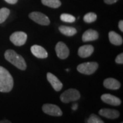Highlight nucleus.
<instances>
[{"instance_id": "obj_1", "label": "nucleus", "mask_w": 123, "mask_h": 123, "mask_svg": "<svg viewBox=\"0 0 123 123\" xmlns=\"http://www.w3.org/2000/svg\"><path fill=\"white\" fill-rule=\"evenodd\" d=\"M13 86L14 80L12 75L5 68L0 66V92H10Z\"/></svg>"}, {"instance_id": "obj_2", "label": "nucleus", "mask_w": 123, "mask_h": 123, "mask_svg": "<svg viewBox=\"0 0 123 123\" xmlns=\"http://www.w3.org/2000/svg\"><path fill=\"white\" fill-rule=\"evenodd\" d=\"M4 57L6 60H8L10 63L13 64L18 69L22 70L26 69L27 64L24 58L13 50L8 49L6 51Z\"/></svg>"}, {"instance_id": "obj_3", "label": "nucleus", "mask_w": 123, "mask_h": 123, "mask_svg": "<svg viewBox=\"0 0 123 123\" xmlns=\"http://www.w3.org/2000/svg\"><path fill=\"white\" fill-rule=\"evenodd\" d=\"M81 97V94L79 92L73 88H70L64 92L60 95V100L64 103H68L70 102L76 101L79 100Z\"/></svg>"}, {"instance_id": "obj_4", "label": "nucleus", "mask_w": 123, "mask_h": 123, "mask_svg": "<svg viewBox=\"0 0 123 123\" xmlns=\"http://www.w3.org/2000/svg\"><path fill=\"white\" fill-rule=\"evenodd\" d=\"M98 64L95 62H86L79 64L77 66V70L80 73L84 75H92L98 69Z\"/></svg>"}, {"instance_id": "obj_5", "label": "nucleus", "mask_w": 123, "mask_h": 123, "mask_svg": "<svg viewBox=\"0 0 123 123\" xmlns=\"http://www.w3.org/2000/svg\"><path fill=\"white\" fill-rule=\"evenodd\" d=\"M29 17L36 23L42 25H49L50 20L47 16L40 12H33L29 14Z\"/></svg>"}, {"instance_id": "obj_6", "label": "nucleus", "mask_w": 123, "mask_h": 123, "mask_svg": "<svg viewBox=\"0 0 123 123\" xmlns=\"http://www.w3.org/2000/svg\"><path fill=\"white\" fill-rule=\"evenodd\" d=\"M27 36L23 31H16L11 34L10 41L16 46H22L26 43Z\"/></svg>"}, {"instance_id": "obj_7", "label": "nucleus", "mask_w": 123, "mask_h": 123, "mask_svg": "<svg viewBox=\"0 0 123 123\" xmlns=\"http://www.w3.org/2000/svg\"><path fill=\"white\" fill-rule=\"evenodd\" d=\"M43 111L44 114L52 116H61L62 115V111L61 109L56 105L47 103L44 104L42 107Z\"/></svg>"}, {"instance_id": "obj_8", "label": "nucleus", "mask_w": 123, "mask_h": 123, "mask_svg": "<svg viewBox=\"0 0 123 123\" xmlns=\"http://www.w3.org/2000/svg\"><path fill=\"white\" fill-rule=\"evenodd\" d=\"M55 52L57 57L60 59L64 60L69 55V49L66 44L62 42H59L55 46Z\"/></svg>"}, {"instance_id": "obj_9", "label": "nucleus", "mask_w": 123, "mask_h": 123, "mask_svg": "<svg viewBox=\"0 0 123 123\" xmlns=\"http://www.w3.org/2000/svg\"><path fill=\"white\" fill-rule=\"evenodd\" d=\"M101 98L103 102L113 106H118L122 103L121 100L119 98L115 97L114 95H111L110 94H103L101 96Z\"/></svg>"}, {"instance_id": "obj_10", "label": "nucleus", "mask_w": 123, "mask_h": 123, "mask_svg": "<svg viewBox=\"0 0 123 123\" xmlns=\"http://www.w3.org/2000/svg\"><path fill=\"white\" fill-rule=\"evenodd\" d=\"M98 114L101 116H103L108 119H116L120 116V112L118 110L107 109V108L100 110V111H98Z\"/></svg>"}, {"instance_id": "obj_11", "label": "nucleus", "mask_w": 123, "mask_h": 123, "mask_svg": "<svg viewBox=\"0 0 123 123\" xmlns=\"http://www.w3.org/2000/svg\"><path fill=\"white\" fill-rule=\"evenodd\" d=\"M47 78L49 82L51 84L53 88L55 91L58 92V91L61 90L62 88L63 87V85L61 81L57 79V77H55V75L51 73H48L47 75Z\"/></svg>"}, {"instance_id": "obj_12", "label": "nucleus", "mask_w": 123, "mask_h": 123, "mask_svg": "<svg viewBox=\"0 0 123 123\" xmlns=\"http://www.w3.org/2000/svg\"><path fill=\"white\" fill-rule=\"evenodd\" d=\"M31 52L35 57L38 58L44 59L48 57V53L47 51L43 47L39 45H33L31 47Z\"/></svg>"}, {"instance_id": "obj_13", "label": "nucleus", "mask_w": 123, "mask_h": 123, "mask_svg": "<svg viewBox=\"0 0 123 123\" xmlns=\"http://www.w3.org/2000/svg\"><path fill=\"white\" fill-rule=\"evenodd\" d=\"M94 52V47L91 44H86L79 47L78 50V55L82 58L90 57Z\"/></svg>"}, {"instance_id": "obj_14", "label": "nucleus", "mask_w": 123, "mask_h": 123, "mask_svg": "<svg viewBox=\"0 0 123 123\" xmlns=\"http://www.w3.org/2000/svg\"><path fill=\"white\" fill-rule=\"evenodd\" d=\"M103 86L107 89L110 90H116L120 88V83L118 80L114 79V78H107L104 80L103 81Z\"/></svg>"}, {"instance_id": "obj_15", "label": "nucleus", "mask_w": 123, "mask_h": 123, "mask_svg": "<svg viewBox=\"0 0 123 123\" xmlns=\"http://www.w3.org/2000/svg\"><path fill=\"white\" fill-rule=\"evenodd\" d=\"M98 38V33L96 30H94L92 29L86 31L82 36V40L84 42L94 41Z\"/></svg>"}, {"instance_id": "obj_16", "label": "nucleus", "mask_w": 123, "mask_h": 123, "mask_svg": "<svg viewBox=\"0 0 123 123\" xmlns=\"http://www.w3.org/2000/svg\"><path fill=\"white\" fill-rule=\"evenodd\" d=\"M109 39L110 43L114 45H121L123 44V40L122 36L113 31L109 32Z\"/></svg>"}, {"instance_id": "obj_17", "label": "nucleus", "mask_w": 123, "mask_h": 123, "mask_svg": "<svg viewBox=\"0 0 123 123\" xmlns=\"http://www.w3.org/2000/svg\"><path fill=\"white\" fill-rule=\"evenodd\" d=\"M59 30L62 34L67 36H74L77 33V30L75 28L73 27L65 26V25H61L59 27Z\"/></svg>"}, {"instance_id": "obj_18", "label": "nucleus", "mask_w": 123, "mask_h": 123, "mask_svg": "<svg viewBox=\"0 0 123 123\" xmlns=\"http://www.w3.org/2000/svg\"><path fill=\"white\" fill-rule=\"evenodd\" d=\"M41 1L44 6L52 8H57L62 4L60 0H41Z\"/></svg>"}, {"instance_id": "obj_19", "label": "nucleus", "mask_w": 123, "mask_h": 123, "mask_svg": "<svg viewBox=\"0 0 123 123\" xmlns=\"http://www.w3.org/2000/svg\"><path fill=\"white\" fill-rule=\"evenodd\" d=\"M10 10L7 8H2L0 9V24L4 23L8 17Z\"/></svg>"}, {"instance_id": "obj_20", "label": "nucleus", "mask_w": 123, "mask_h": 123, "mask_svg": "<svg viewBox=\"0 0 123 123\" xmlns=\"http://www.w3.org/2000/svg\"><path fill=\"white\" fill-rule=\"evenodd\" d=\"M97 18V14L94 12H89L86 14L84 17V21L87 23H91L94 22Z\"/></svg>"}, {"instance_id": "obj_21", "label": "nucleus", "mask_w": 123, "mask_h": 123, "mask_svg": "<svg viewBox=\"0 0 123 123\" xmlns=\"http://www.w3.org/2000/svg\"><path fill=\"white\" fill-rule=\"evenodd\" d=\"M60 19L62 21L66 23L75 22L76 18L74 16L69 14H62L60 16Z\"/></svg>"}, {"instance_id": "obj_22", "label": "nucleus", "mask_w": 123, "mask_h": 123, "mask_svg": "<svg viewBox=\"0 0 123 123\" xmlns=\"http://www.w3.org/2000/svg\"><path fill=\"white\" fill-rule=\"evenodd\" d=\"M87 123H104V122L98 116L92 114L87 120Z\"/></svg>"}, {"instance_id": "obj_23", "label": "nucleus", "mask_w": 123, "mask_h": 123, "mask_svg": "<svg viewBox=\"0 0 123 123\" xmlns=\"http://www.w3.org/2000/svg\"><path fill=\"white\" fill-rule=\"evenodd\" d=\"M115 62L117 63V64H123V54L122 53L120 54H119L116 57V60Z\"/></svg>"}, {"instance_id": "obj_24", "label": "nucleus", "mask_w": 123, "mask_h": 123, "mask_svg": "<svg viewBox=\"0 0 123 123\" xmlns=\"http://www.w3.org/2000/svg\"><path fill=\"white\" fill-rule=\"evenodd\" d=\"M118 0H104V2L107 4H113L117 2Z\"/></svg>"}, {"instance_id": "obj_25", "label": "nucleus", "mask_w": 123, "mask_h": 123, "mask_svg": "<svg viewBox=\"0 0 123 123\" xmlns=\"http://www.w3.org/2000/svg\"><path fill=\"white\" fill-rule=\"evenodd\" d=\"M4 1L10 4H15L18 1V0H4Z\"/></svg>"}, {"instance_id": "obj_26", "label": "nucleus", "mask_w": 123, "mask_h": 123, "mask_svg": "<svg viewBox=\"0 0 123 123\" xmlns=\"http://www.w3.org/2000/svg\"><path fill=\"white\" fill-rule=\"evenodd\" d=\"M118 27H119V29H120V30L123 32V21H122V20H121V21H120V22H119Z\"/></svg>"}, {"instance_id": "obj_27", "label": "nucleus", "mask_w": 123, "mask_h": 123, "mask_svg": "<svg viewBox=\"0 0 123 123\" xmlns=\"http://www.w3.org/2000/svg\"><path fill=\"white\" fill-rule=\"evenodd\" d=\"M0 123H12L8 120H2L0 121Z\"/></svg>"}, {"instance_id": "obj_28", "label": "nucleus", "mask_w": 123, "mask_h": 123, "mask_svg": "<svg viewBox=\"0 0 123 123\" xmlns=\"http://www.w3.org/2000/svg\"><path fill=\"white\" fill-rule=\"evenodd\" d=\"M73 109L74 110H77V104H74L73 106Z\"/></svg>"}, {"instance_id": "obj_29", "label": "nucleus", "mask_w": 123, "mask_h": 123, "mask_svg": "<svg viewBox=\"0 0 123 123\" xmlns=\"http://www.w3.org/2000/svg\"></svg>"}]
</instances>
